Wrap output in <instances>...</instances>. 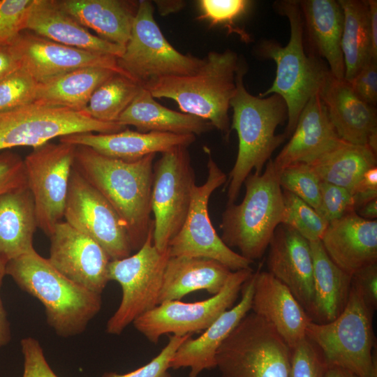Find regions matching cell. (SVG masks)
<instances>
[{
	"label": "cell",
	"instance_id": "10",
	"mask_svg": "<svg viewBox=\"0 0 377 377\" xmlns=\"http://www.w3.org/2000/svg\"><path fill=\"white\" fill-rule=\"evenodd\" d=\"M154 222L143 245L133 254L110 260L109 281H115L122 290L117 309L110 318L106 332L119 335L142 314L158 304L164 271L170 257L168 247L158 251L153 243Z\"/></svg>",
	"mask_w": 377,
	"mask_h": 377
},
{
	"label": "cell",
	"instance_id": "2",
	"mask_svg": "<svg viewBox=\"0 0 377 377\" xmlns=\"http://www.w3.org/2000/svg\"><path fill=\"white\" fill-rule=\"evenodd\" d=\"M6 275L41 302L47 324L60 337L83 332L101 309V294L66 277L35 249L7 262Z\"/></svg>",
	"mask_w": 377,
	"mask_h": 377
},
{
	"label": "cell",
	"instance_id": "29",
	"mask_svg": "<svg viewBox=\"0 0 377 377\" xmlns=\"http://www.w3.org/2000/svg\"><path fill=\"white\" fill-rule=\"evenodd\" d=\"M59 7L99 37L125 47L138 2L121 0H56Z\"/></svg>",
	"mask_w": 377,
	"mask_h": 377
},
{
	"label": "cell",
	"instance_id": "4",
	"mask_svg": "<svg viewBox=\"0 0 377 377\" xmlns=\"http://www.w3.org/2000/svg\"><path fill=\"white\" fill-rule=\"evenodd\" d=\"M275 4L279 13L288 20L290 39L286 46L274 40H264L260 44L258 54L272 59L276 71L272 86L259 96L276 94L285 101L288 124L283 134L287 138L295 131L308 101L320 94L332 74L322 59L305 52L303 20L298 1H280Z\"/></svg>",
	"mask_w": 377,
	"mask_h": 377
},
{
	"label": "cell",
	"instance_id": "37",
	"mask_svg": "<svg viewBox=\"0 0 377 377\" xmlns=\"http://www.w3.org/2000/svg\"><path fill=\"white\" fill-rule=\"evenodd\" d=\"M283 199L281 224L292 228L309 242L320 241L329 222L295 194L284 190Z\"/></svg>",
	"mask_w": 377,
	"mask_h": 377
},
{
	"label": "cell",
	"instance_id": "32",
	"mask_svg": "<svg viewBox=\"0 0 377 377\" xmlns=\"http://www.w3.org/2000/svg\"><path fill=\"white\" fill-rule=\"evenodd\" d=\"M117 122L124 126H133L142 133L156 131L195 135L213 128L209 122L200 117L161 105L143 87Z\"/></svg>",
	"mask_w": 377,
	"mask_h": 377
},
{
	"label": "cell",
	"instance_id": "8",
	"mask_svg": "<svg viewBox=\"0 0 377 377\" xmlns=\"http://www.w3.org/2000/svg\"><path fill=\"white\" fill-rule=\"evenodd\" d=\"M291 349L276 330L248 313L216 353L221 377H289Z\"/></svg>",
	"mask_w": 377,
	"mask_h": 377
},
{
	"label": "cell",
	"instance_id": "43",
	"mask_svg": "<svg viewBox=\"0 0 377 377\" xmlns=\"http://www.w3.org/2000/svg\"><path fill=\"white\" fill-rule=\"evenodd\" d=\"M320 191V205L317 212L327 222L355 212L352 195L348 189L321 182Z\"/></svg>",
	"mask_w": 377,
	"mask_h": 377
},
{
	"label": "cell",
	"instance_id": "13",
	"mask_svg": "<svg viewBox=\"0 0 377 377\" xmlns=\"http://www.w3.org/2000/svg\"><path fill=\"white\" fill-rule=\"evenodd\" d=\"M253 273L251 267L232 272L221 290L211 297L188 303L179 300L164 302L140 316L133 324L154 343L164 334L184 336L205 331L233 306L243 284Z\"/></svg>",
	"mask_w": 377,
	"mask_h": 377
},
{
	"label": "cell",
	"instance_id": "28",
	"mask_svg": "<svg viewBox=\"0 0 377 377\" xmlns=\"http://www.w3.org/2000/svg\"><path fill=\"white\" fill-rule=\"evenodd\" d=\"M232 271L207 258L170 257L164 271L158 304L180 300L187 294L205 290L212 295L221 290Z\"/></svg>",
	"mask_w": 377,
	"mask_h": 377
},
{
	"label": "cell",
	"instance_id": "14",
	"mask_svg": "<svg viewBox=\"0 0 377 377\" xmlns=\"http://www.w3.org/2000/svg\"><path fill=\"white\" fill-rule=\"evenodd\" d=\"M208 154L206 181L195 185L189 210L177 235L168 245L170 257H201L216 260L231 271L250 267L252 261L245 258L225 244L216 233L208 212V203L212 193L227 182V176Z\"/></svg>",
	"mask_w": 377,
	"mask_h": 377
},
{
	"label": "cell",
	"instance_id": "34",
	"mask_svg": "<svg viewBox=\"0 0 377 377\" xmlns=\"http://www.w3.org/2000/svg\"><path fill=\"white\" fill-rule=\"evenodd\" d=\"M376 153L367 146L342 141L339 145L307 163L320 182L350 191L364 173L376 166Z\"/></svg>",
	"mask_w": 377,
	"mask_h": 377
},
{
	"label": "cell",
	"instance_id": "42",
	"mask_svg": "<svg viewBox=\"0 0 377 377\" xmlns=\"http://www.w3.org/2000/svg\"><path fill=\"white\" fill-rule=\"evenodd\" d=\"M34 0H0V45L11 43L25 30Z\"/></svg>",
	"mask_w": 377,
	"mask_h": 377
},
{
	"label": "cell",
	"instance_id": "44",
	"mask_svg": "<svg viewBox=\"0 0 377 377\" xmlns=\"http://www.w3.org/2000/svg\"><path fill=\"white\" fill-rule=\"evenodd\" d=\"M191 336L172 335L161 352L145 365L123 374L105 372L101 377H171L168 371L170 361L180 345Z\"/></svg>",
	"mask_w": 377,
	"mask_h": 377
},
{
	"label": "cell",
	"instance_id": "39",
	"mask_svg": "<svg viewBox=\"0 0 377 377\" xmlns=\"http://www.w3.org/2000/svg\"><path fill=\"white\" fill-rule=\"evenodd\" d=\"M251 3L247 0H200L198 1L201 11L199 19L206 20L211 25H224L229 33H237L244 40L248 41L249 36L235 27V21L246 13Z\"/></svg>",
	"mask_w": 377,
	"mask_h": 377
},
{
	"label": "cell",
	"instance_id": "38",
	"mask_svg": "<svg viewBox=\"0 0 377 377\" xmlns=\"http://www.w3.org/2000/svg\"><path fill=\"white\" fill-rule=\"evenodd\" d=\"M279 184L318 211L320 205V180L305 163L287 166L278 172Z\"/></svg>",
	"mask_w": 377,
	"mask_h": 377
},
{
	"label": "cell",
	"instance_id": "54",
	"mask_svg": "<svg viewBox=\"0 0 377 377\" xmlns=\"http://www.w3.org/2000/svg\"><path fill=\"white\" fill-rule=\"evenodd\" d=\"M160 13L165 14L167 13L174 12L183 6L182 1H168V6L164 5L162 1H156Z\"/></svg>",
	"mask_w": 377,
	"mask_h": 377
},
{
	"label": "cell",
	"instance_id": "46",
	"mask_svg": "<svg viewBox=\"0 0 377 377\" xmlns=\"http://www.w3.org/2000/svg\"><path fill=\"white\" fill-rule=\"evenodd\" d=\"M24 358L22 377H58L47 362L39 341L26 337L20 342Z\"/></svg>",
	"mask_w": 377,
	"mask_h": 377
},
{
	"label": "cell",
	"instance_id": "15",
	"mask_svg": "<svg viewBox=\"0 0 377 377\" xmlns=\"http://www.w3.org/2000/svg\"><path fill=\"white\" fill-rule=\"evenodd\" d=\"M75 148L68 143L48 142L34 148L24 159L37 226L48 237L64 218Z\"/></svg>",
	"mask_w": 377,
	"mask_h": 377
},
{
	"label": "cell",
	"instance_id": "16",
	"mask_svg": "<svg viewBox=\"0 0 377 377\" xmlns=\"http://www.w3.org/2000/svg\"><path fill=\"white\" fill-rule=\"evenodd\" d=\"M64 218L71 226L99 244L111 260L131 255V242L120 217L74 167L71 173Z\"/></svg>",
	"mask_w": 377,
	"mask_h": 377
},
{
	"label": "cell",
	"instance_id": "6",
	"mask_svg": "<svg viewBox=\"0 0 377 377\" xmlns=\"http://www.w3.org/2000/svg\"><path fill=\"white\" fill-rule=\"evenodd\" d=\"M242 202L227 205L220 228L222 241L235 247L240 255L253 262L268 248L283 214V191L278 172L269 159L263 173L250 174L245 179Z\"/></svg>",
	"mask_w": 377,
	"mask_h": 377
},
{
	"label": "cell",
	"instance_id": "26",
	"mask_svg": "<svg viewBox=\"0 0 377 377\" xmlns=\"http://www.w3.org/2000/svg\"><path fill=\"white\" fill-rule=\"evenodd\" d=\"M342 141L320 96L315 95L301 112L289 142L272 163L278 172L294 163H309Z\"/></svg>",
	"mask_w": 377,
	"mask_h": 377
},
{
	"label": "cell",
	"instance_id": "9",
	"mask_svg": "<svg viewBox=\"0 0 377 377\" xmlns=\"http://www.w3.org/2000/svg\"><path fill=\"white\" fill-rule=\"evenodd\" d=\"M117 62L126 76L144 87L159 78L193 74L204 58L183 54L175 49L156 22L151 1L140 0L130 38Z\"/></svg>",
	"mask_w": 377,
	"mask_h": 377
},
{
	"label": "cell",
	"instance_id": "33",
	"mask_svg": "<svg viewBox=\"0 0 377 377\" xmlns=\"http://www.w3.org/2000/svg\"><path fill=\"white\" fill-rule=\"evenodd\" d=\"M117 73L101 67L77 68L39 82L34 103L82 111L95 90Z\"/></svg>",
	"mask_w": 377,
	"mask_h": 377
},
{
	"label": "cell",
	"instance_id": "36",
	"mask_svg": "<svg viewBox=\"0 0 377 377\" xmlns=\"http://www.w3.org/2000/svg\"><path fill=\"white\" fill-rule=\"evenodd\" d=\"M142 87L131 78L114 73L95 90L82 112L96 120L117 122Z\"/></svg>",
	"mask_w": 377,
	"mask_h": 377
},
{
	"label": "cell",
	"instance_id": "27",
	"mask_svg": "<svg viewBox=\"0 0 377 377\" xmlns=\"http://www.w3.org/2000/svg\"><path fill=\"white\" fill-rule=\"evenodd\" d=\"M304 31L313 53L325 59L332 75L343 80L345 66L341 50L344 16L334 0L298 1Z\"/></svg>",
	"mask_w": 377,
	"mask_h": 377
},
{
	"label": "cell",
	"instance_id": "17",
	"mask_svg": "<svg viewBox=\"0 0 377 377\" xmlns=\"http://www.w3.org/2000/svg\"><path fill=\"white\" fill-rule=\"evenodd\" d=\"M49 237L51 265L70 280L101 294L109 281L111 260L103 247L65 221L55 226Z\"/></svg>",
	"mask_w": 377,
	"mask_h": 377
},
{
	"label": "cell",
	"instance_id": "41",
	"mask_svg": "<svg viewBox=\"0 0 377 377\" xmlns=\"http://www.w3.org/2000/svg\"><path fill=\"white\" fill-rule=\"evenodd\" d=\"M327 369L320 350L306 337L291 349L289 377H326Z\"/></svg>",
	"mask_w": 377,
	"mask_h": 377
},
{
	"label": "cell",
	"instance_id": "55",
	"mask_svg": "<svg viewBox=\"0 0 377 377\" xmlns=\"http://www.w3.org/2000/svg\"><path fill=\"white\" fill-rule=\"evenodd\" d=\"M326 377H357L352 373L337 367H328Z\"/></svg>",
	"mask_w": 377,
	"mask_h": 377
},
{
	"label": "cell",
	"instance_id": "12",
	"mask_svg": "<svg viewBox=\"0 0 377 377\" xmlns=\"http://www.w3.org/2000/svg\"><path fill=\"white\" fill-rule=\"evenodd\" d=\"M195 179L187 147H178L161 154L154 165L153 243L160 251L168 247L184 223Z\"/></svg>",
	"mask_w": 377,
	"mask_h": 377
},
{
	"label": "cell",
	"instance_id": "23",
	"mask_svg": "<svg viewBox=\"0 0 377 377\" xmlns=\"http://www.w3.org/2000/svg\"><path fill=\"white\" fill-rule=\"evenodd\" d=\"M320 242L330 258L351 276L377 263V221L353 212L329 223Z\"/></svg>",
	"mask_w": 377,
	"mask_h": 377
},
{
	"label": "cell",
	"instance_id": "25",
	"mask_svg": "<svg viewBox=\"0 0 377 377\" xmlns=\"http://www.w3.org/2000/svg\"><path fill=\"white\" fill-rule=\"evenodd\" d=\"M25 30L67 46L119 58L125 47L91 34L56 0H34Z\"/></svg>",
	"mask_w": 377,
	"mask_h": 377
},
{
	"label": "cell",
	"instance_id": "20",
	"mask_svg": "<svg viewBox=\"0 0 377 377\" xmlns=\"http://www.w3.org/2000/svg\"><path fill=\"white\" fill-rule=\"evenodd\" d=\"M338 136L377 153V116L374 106L360 98L349 83L330 77L319 94Z\"/></svg>",
	"mask_w": 377,
	"mask_h": 377
},
{
	"label": "cell",
	"instance_id": "53",
	"mask_svg": "<svg viewBox=\"0 0 377 377\" xmlns=\"http://www.w3.org/2000/svg\"><path fill=\"white\" fill-rule=\"evenodd\" d=\"M360 217L375 220L377 217V198L372 200L360 207L356 212Z\"/></svg>",
	"mask_w": 377,
	"mask_h": 377
},
{
	"label": "cell",
	"instance_id": "7",
	"mask_svg": "<svg viewBox=\"0 0 377 377\" xmlns=\"http://www.w3.org/2000/svg\"><path fill=\"white\" fill-rule=\"evenodd\" d=\"M374 311L351 283L346 304L334 320L311 321L306 337L320 350L328 367H337L357 377H377L373 328Z\"/></svg>",
	"mask_w": 377,
	"mask_h": 377
},
{
	"label": "cell",
	"instance_id": "1",
	"mask_svg": "<svg viewBox=\"0 0 377 377\" xmlns=\"http://www.w3.org/2000/svg\"><path fill=\"white\" fill-rule=\"evenodd\" d=\"M73 167L111 205L122 221L133 251L144 244L153 220L151 191L156 154L125 161L75 145Z\"/></svg>",
	"mask_w": 377,
	"mask_h": 377
},
{
	"label": "cell",
	"instance_id": "51",
	"mask_svg": "<svg viewBox=\"0 0 377 377\" xmlns=\"http://www.w3.org/2000/svg\"><path fill=\"white\" fill-rule=\"evenodd\" d=\"M7 262L0 258V348L6 346L11 339L10 323L1 297V288L6 275Z\"/></svg>",
	"mask_w": 377,
	"mask_h": 377
},
{
	"label": "cell",
	"instance_id": "24",
	"mask_svg": "<svg viewBox=\"0 0 377 377\" xmlns=\"http://www.w3.org/2000/svg\"><path fill=\"white\" fill-rule=\"evenodd\" d=\"M59 139L61 142L90 147L108 157L133 161L149 154L188 147L195 140V135L124 129L112 133H76Z\"/></svg>",
	"mask_w": 377,
	"mask_h": 377
},
{
	"label": "cell",
	"instance_id": "11",
	"mask_svg": "<svg viewBox=\"0 0 377 377\" xmlns=\"http://www.w3.org/2000/svg\"><path fill=\"white\" fill-rule=\"evenodd\" d=\"M126 129L118 122L96 120L82 111L32 103L0 112V150L33 149L55 138L82 133H112Z\"/></svg>",
	"mask_w": 377,
	"mask_h": 377
},
{
	"label": "cell",
	"instance_id": "19",
	"mask_svg": "<svg viewBox=\"0 0 377 377\" xmlns=\"http://www.w3.org/2000/svg\"><path fill=\"white\" fill-rule=\"evenodd\" d=\"M268 247V272L290 290L309 315L313 294V265L309 242L292 228L280 224Z\"/></svg>",
	"mask_w": 377,
	"mask_h": 377
},
{
	"label": "cell",
	"instance_id": "30",
	"mask_svg": "<svg viewBox=\"0 0 377 377\" xmlns=\"http://www.w3.org/2000/svg\"><path fill=\"white\" fill-rule=\"evenodd\" d=\"M37 228L34 198L27 186L0 196V258L8 262L34 249Z\"/></svg>",
	"mask_w": 377,
	"mask_h": 377
},
{
	"label": "cell",
	"instance_id": "52",
	"mask_svg": "<svg viewBox=\"0 0 377 377\" xmlns=\"http://www.w3.org/2000/svg\"><path fill=\"white\" fill-rule=\"evenodd\" d=\"M367 3L372 58L377 61V1L369 0Z\"/></svg>",
	"mask_w": 377,
	"mask_h": 377
},
{
	"label": "cell",
	"instance_id": "3",
	"mask_svg": "<svg viewBox=\"0 0 377 377\" xmlns=\"http://www.w3.org/2000/svg\"><path fill=\"white\" fill-rule=\"evenodd\" d=\"M246 71L240 62L236 91L230 101L233 112L230 128L236 131L239 144L236 161L226 182L227 205L235 203L251 171L261 173L274 151L286 139L283 133L275 134L277 126L288 119L285 101L276 94L260 97L249 93L243 83Z\"/></svg>",
	"mask_w": 377,
	"mask_h": 377
},
{
	"label": "cell",
	"instance_id": "48",
	"mask_svg": "<svg viewBox=\"0 0 377 377\" xmlns=\"http://www.w3.org/2000/svg\"><path fill=\"white\" fill-rule=\"evenodd\" d=\"M351 283L358 290L367 304L377 308V263L367 265L353 275Z\"/></svg>",
	"mask_w": 377,
	"mask_h": 377
},
{
	"label": "cell",
	"instance_id": "40",
	"mask_svg": "<svg viewBox=\"0 0 377 377\" xmlns=\"http://www.w3.org/2000/svg\"><path fill=\"white\" fill-rule=\"evenodd\" d=\"M38 84L22 67L0 81V112L34 103Z\"/></svg>",
	"mask_w": 377,
	"mask_h": 377
},
{
	"label": "cell",
	"instance_id": "22",
	"mask_svg": "<svg viewBox=\"0 0 377 377\" xmlns=\"http://www.w3.org/2000/svg\"><path fill=\"white\" fill-rule=\"evenodd\" d=\"M255 272L243 284L239 302L223 313L195 339L191 336L176 350L170 361L172 369L189 368L188 377H198L204 370L216 368V353L244 317L251 310Z\"/></svg>",
	"mask_w": 377,
	"mask_h": 377
},
{
	"label": "cell",
	"instance_id": "31",
	"mask_svg": "<svg viewBox=\"0 0 377 377\" xmlns=\"http://www.w3.org/2000/svg\"><path fill=\"white\" fill-rule=\"evenodd\" d=\"M309 243L313 265V303L309 316L314 322L328 323L337 318L343 310L352 276L330 258L320 240Z\"/></svg>",
	"mask_w": 377,
	"mask_h": 377
},
{
	"label": "cell",
	"instance_id": "18",
	"mask_svg": "<svg viewBox=\"0 0 377 377\" xmlns=\"http://www.w3.org/2000/svg\"><path fill=\"white\" fill-rule=\"evenodd\" d=\"M12 43L20 57L21 67L38 83L85 67L108 68L126 75L114 57L62 45L27 30L22 31Z\"/></svg>",
	"mask_w": 377,
	"mask_h": 377
},
{
	"label": "cell",
	"instance_id": "5",
	"mask_svg": "<svg viewBox=\"0 0 377 377\" xmlns=\"http://www.w3.org/2000/svg\"><path fill=\"white\" fill-rule=\"evenodd\" d=\"M239 64L237 54L230 50L210 52L195 73L159 78L143 87L154 98L174 100L183 113L209 122L228 139L231 131L228 110Z\"/></svg>",
	"mask_w": 377,
	"mask_h": 377
},
{
	"label": "cell",
	"instance_id": "45",
	"mask_svg": "<svg viewBox=\"0 0 377 377\" xmlns=\"http://www.w3.org/2000/svg\"><path fill=\"white\" fill-rule=\"evenodd\" d=\"M27 186L24 159L13 151L0 154V196Z\"/></svg>",
	"mask_w": 377,
	"mask_h": 377
},
{
	"label": "cell",
	"instance_id": "47",
	"mask_svg": "<svg viewBox=\"0 0 377 377\" xmlns=\"http://www.w3.org/2000/svg\"><path fill=\"white\" fill-rule=\"evenodd\" d=\"M353 91L364 101L375 106L377 103V63L370 60L350 81Z\"/></svg>",
	"mask_w": 377,
	"mask_h": 377
},
{
	"label": "cell",
	"instance_id": "35",
	"mask_svg": "<svg viewBox=\"0 0 377 377\" xmlns=\"http://www.w3.org/2000/svg\"><path fill=\"white\" fill-rule=\"evenodd\" d=\"M344 16L341 50L344 80L349 82L370 60H374L367 1L339 0ZM375 61V60H374Z\"/></svg>",
	"mask_w": 377,
	"mask_h": 377
},
{
	"label": "cell",
	"instance_id": "21",
	"mask_svg": "<svg viewBox=\"0 0 377 377\" xmlns=\"http://www.w3.org/2000/svg\"><path fill=\"white\" fill-rule=\"evenodd\" d=\"M251 310L268 322L290 349L306 337L312 321L290 290L268 272H255Z\"/></svg>",
	"mask_w": 377,
	"mask_h": 377
},
{
	"label": "cell",
	"instance_id": "50",
	"mask_svg": "<svg viewBox=\"0 0 377 377\" xmlns=\"http://www.w3.org/2000/svg\"><path fill=\"white\" fill-rule=\"evenodd\" d=\"M20 68V59L13 44L0 45V81Z\"/></svg>",
	"mask_w": 377,
	"mask_h": 377
},
{
	"label": "cell",
	"instance_id": "49",
	"mask_svg": "<svg viewBox=\"0 0 377 377\" xmlns=\"http://www.w3.org/2000/svg\"><path fill=\"white\" fill-rule=\"evenodd\" d=\"M354 210L356 212L367 202L377 198V167L367 170L360 181L350 191Z\"/></svg>",
	"mask_w": 377,
	"mask_h": 377
}]
</instances>
